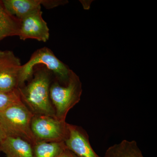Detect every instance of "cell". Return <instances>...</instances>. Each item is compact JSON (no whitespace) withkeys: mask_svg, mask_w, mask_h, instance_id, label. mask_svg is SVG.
<instances>
[{"mask_svg":"<svg viewBox=\"0 0 157 157\" xmlns=\"http://www.w3.org/2000/svg\"><path fill=\"white\" fill-rule=\"evenodd\" d=\"M40 68L26 86L18 88L21 100L34 115L56 118L49 94L52 73L46 67Z\"/></svg>","mask_w":157,"mask_h":157,"instance_id":"cell-1","label":"cell"},{"mask_svg":"<svg viewBox=\"0 0 157 157\" xmlns=\"http://www.w3.org/2000/svg\"><path fill=\"white\" fill-rule=\"evenodd\" d=\"M34 116L21 102L0 111V126L7 137H20L33 145L37 142L31 129Z\"/></svg>","mask_w":157,"mask_h":157,"instance_id":"cell-2","label":"cell"},{"mask_svg":"<svg viewBox=\"0 0 157 157\" xmlns=\"http://www.w3.org/2000/svg\"><path fill=\"white\" fill-rule=\"evenodd\" d=\"M40 64L53 73L60 82L64 85L67 83L72 70L59 60L51 49L45 47L36 51L29 61L21 66L18 73V88L23 87L25 82L30 79L33 75L35 66Z\"/></svg>","mask_w":157,"mask_h":157,"instance_id":"cell-3","label":"cell"},{"mask_svg":"<svg viewBox=\"0 0 157 157\" xmlns=\"http://www.w3.org/2000/svg\"><path fill=\"white\" fill-rule=\"evenodd\" d=\"M82 91L79 77L72 70L67 84L61 85L58 82H55L51 86L50 100L57 119L66 121L70 109L80 101Z\"/></svg>","mask_w":157,"mask_h":157,"instance_id":"cell-4","label":"cell"},{"mask_svg":"<svg viewBox=\"0 0 157 157\" xmlns=\"http://www.w3.org/2000/svg\"><path fill=\"white\" fill-rule=\"evenodd\" d=\"M31 129L37 141H64L68 134L67 123L50 116L34 115Z\"/></svg>","mask_w":157,"mask_h":157,"instance_id":"cell-5","label":"cell"},{"mask_svg":"<svg viewBox=\"0 0 157 157\" xmlns=\"http://www.w3.org/2000/svg\"><path fill=\"white\" fill-rule=\"evenodd\" d=\"M19 59L11 51H0V91L9 92L18 88Z\"/></svg>","mask_w":157,"mask_h":157,"instance_id":"cell-6","label":"cell"},{"mask_svg":"<svg viewBox=\"0 0 157 157\" xmlns=\"http://www.w3.org/2000/svg\"><path fill=\"white\" fill-rule=\"evenodd\" d=\"M42 14L41 9H39L21 20L18 36L20 39L22 40L35 39L43 42L48 41L49 30Z\"/></svg>","mask_w":157,"mask_h":157,"instance_id":"cell-7","label":"cell"},{"mask_svg":"<svg viewBox=\"0 0 157 157\" xmlns=\"http://www.w3.org/2000/svg\"><path fill=\"white\" fill-rule=\"evenodd\" d=\"M68 134L64 142L67 148L77 157H101L94 150L87 132L81 127L67 123Z\"/></svg>","mask_w":157,"mask_h":157,"instance_id":"cell-8","label":"cell"},{"mask_svg":"<svg viewBox=\"0 0 157 157\" xmlns=\"http://www.w3.org/2000/svg\"><path fill=\"white\" fill-rule=\"evenodd\" d=\"M0 151L6 157H33V145L20 137H7L1 140Z\"/></svg>","mask_w":157,"mask_h":157,"instance_id":"cell-9","label":"cell"},{"mask_svg":"<svg viewBox=\"0 0 157 157\" xmlns=\"http://www.w3.org/2000/svg\"><path fill=\"white\" fill-rule=\"evenodd\" d=\"M2 2L6 11L20 20L41 8V0H2Z\"/></svg>","mask_w":157,"mask_h":157,"instance_id":"cell-10","label":"cell"},{"mask_svg":"<svg viewBox=\"0 0 157 157\" xmlns=\"http://www.w3.org/2000/svg\"><path fill=\"white\" fill-rule=\"evenodd\" d=\"M21 20L9 14L0 1V41L6 37L18 36Z\"/></svg>","mask_w":157,"mask_h":157,"instance_id":"cell-11","label":"cell"},{"mask_svg":"<svg viewBox=\"0 0 157 157\" xmlns=\"http://www.w3.org/2000/svg\"><path fill=\"white\" fill-rule=\"evenodd\" d=\"M104 157H144L135 140H123L107 149Z\"/></svg>","mask_w":157,"mask_h":157,"instance_id":"cell-12","label":"cell"},{"mask_svg":"<svg viewBox=\"0 0 157 157\" xmlns=\"http://www.w3.org/2000/svg\"><path fill=\"white\" fill-rule=\"evenodd\" d=\"M33 157H58L67 148L64 141H38L33 145Z\"/></svg>","mask_w":157,"mask_h":157,"instance_id":"cell-13","label":"cell"},{"mask_svg":"<svg viewBox=\"0 0 157 157\" xmlns=\"http://www.w3.org/2000/svg\"><path fill=\"white\" fill-rule=\"evenodd\" d=\"M22 102L19 90L9 92L0 91V111Z\"/></svg>","mask_w":157,"mask_h":157,"instance_id":"cell-14","label":"cell"},{"mask_svg":"<svg viewBox=\"0 0 157 157\" xmlns=\"http://www.w3.org/2000/svg\"><path fill=\"white\" fill-rule=\"evenodd\" d=\"M68 3L67 1L61 0H41V5L46 9H52Z\"/></svg>","mask_w":157,"mask_h":157,"instance_id":"cell-15","label":"cell"},{"mask_svg":"<svg viewBox=\"0 0 157 157\" xmlns=\"http://www.w3.org/2000/svg\"><path fill=\"white\" fill-rule=\"evenodd\" d=\"M58 157H77L76 155L73 153L72 151H70L67 148H66L61 154Z\"/></svg>","mask_w":157,"mask_h":157,"instance_id":"cell-16","label":"cell"},{"mask_svg":"<svg viewBox=\"0 0 157 157\" xmlns=\"http://www.w3.org/2000/svg\"><path fill=\"white\" fill-rule=\"evenodd\" d=\"M6 137H7V136H6L5 132L3 131L2 129V128L1 126H0V141L5 139Z\"/></svg>","mask_w":157,"mask_h":157,"instance_id":"cell-17","label":"cell"}]
</instances>
